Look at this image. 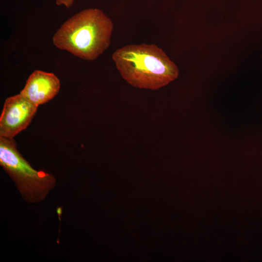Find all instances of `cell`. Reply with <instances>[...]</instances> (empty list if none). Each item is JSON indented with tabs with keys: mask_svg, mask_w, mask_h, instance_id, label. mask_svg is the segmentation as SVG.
I'll list each match as a JSON object with an SVG mask.
<instances>
[{
	"mask_svg": "<svg viewBox=\"0 0 262 262\" xmlns=\"http://www.w3.org/2000/svg\"><path fill=\"white\" fill-rule=\"evenodd\" d=\"M112 60L122 78L131 86L158 90L173 82L179 70L155 44H129L115 50Z\"/></svg>",
	"mask_w": 262,
	"mask_h": 262,
	"instance_id": "obj_1",
	"label": "cell"
},
{
	"mask_svg": "<svg viewBox=\"0 0 262 262\" xmlns=\"http://www.w3.org/2000/svg\"><path fill=\"white\" fill-rule=\"evenodd\" d=\"M0 164L29 202L42 200L55 185L52 174L31 166L17 149L14 139L0 137Z\"/></svg>",
	"mask_w": 262,
	"mask_h": 262,
	"instance_id": "obj_3",
	"label": "cell"
},
{
	"mask_svg": "<svg viewBox=\"0 0 262 262\" xmlns=\"http://www.w3.org/2000/svg\"><path fill=\"white\" fill-rule=\"evenodd\" d=\"M75 0H55L57 5H63L67 8L70 7Z\"/></svg>",
	"mask_w": 262,
	"mask_h": 262,
	"instance_id": "obj_6",
	"label": "cell"
},
{
	"mask_svg": "<svg viewBox=\"0 0 262 262\" xmlns=\"http://www.w3.org/2000/svg\"><path fill=\"white\" fill-rule=\"evenodd\" d=\"M60 81L53 73L34 70L29 77L20 94L39 106L52 99L59 92Z\"/></svg>",
	"mask_w": 262,
	"mask_h": 262,
	"instance_id": "obj_5",
	"label": "cell"
},
{
	"mask_svg": "<svg viewBox=\"0 0 262 262\" xmlns=\"http://www.w3.org/2000/svg\"><path fill=\"white\" fill-rule=\"evenodd\" d=\"M38 107L20 93L7 98L0 116V137L14 139L30 125Z\"/></svg>",
	"mask_w": 262,
	"mask_h": 262,
	"instance_id": "obj_4",
	"label": "cell"
},
{
	"mask_svg": "<svg viewBox=\"0 0 262 262\" xmlns=\"http://www.w3.org/2000/svg\"><path fill=\"white\" fill-rule=\"evenodd\" d=\"M114 24L102 10L86 9L65 21L54 34L58 49L83 60L97 59L110 46Z\"/></svg>",
	"mask_w": 262,
	"mask_h": 262,
	"instance_id": "obj_2",
	"label": "cell"
}]
</instances>
